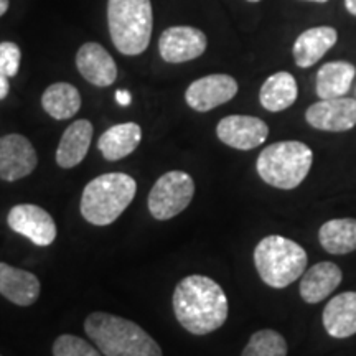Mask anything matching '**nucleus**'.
<instances>
[{
    "label": "nucleus",
    "instance_id": "9",
    "mask_svg": "<svg viewBox=\"0 0 356 356\" xmlns=\"http://www.w3.org/2000/svg\"><path fill=\"white\" fill-rule=\"evenodd\" d=\"M238 81L229 74H208L186 88L185 101L193 111L208 113L218 106L229 102L238 95Z\"/></svg>",
    "mask_w": 356,
    "mask_h": 356
},
{
    "label": "nucleus",
    "instance_id": "21",
    "mask_svg": "<svg viewBox=\"0 0 356 356\" xmlns=\"http://www.w3.org/2000/svg\"><path fill=\"white\" fill-rule=\"evenodd\" d=\"M142 140V129L136 122H124L109 127L97 140L102 157L109 162L126 159Z\"/></svg>",
    "mask_w": 356,
    "mask_h": 356
},
{
    "label": "nucleus",
    "instance_id": "20",
    "mask_svg": "<svg viewBox=\"0 0 356 356\" xmlns=\"http://www.w3.org/2000/svg\"><path fill=\"white\" fill-rule=\"evenodd\" d=\"M356 68L353 63L345 60L328 61L320 66L315 76V91L320 99H332V97H343L350 91Z\"/></svg>",
    "mask_w": 356,
    "mask_h": 356
},
{
    "label": "nucleus",
    "instance_id": "1",
    "mask_svg": "<svg viewBox=\"0 0 356 356\" xmlns=\"http://www.w3.org/2000/svg\"><path fill=\"white\" fill-rule=\"evenodd\" d=\"M173 312L186 332L207 335L222 327L228 318V297L215 280L207 275H188L177 284Z\"/></svg>",
    "mask_w": 356,
    "mask_h": 356
},
{
    "label": "nucleus",
    "instance_id": "18",
    "mask_svg": "<svg viewBox=\"0 0 356 356\" xmlns=\"http://www.w3.org/2000/svg\"><path fill=\"white\" fill-rule=\"evenodd\" d=\"M92 124L86 119H79L70 124L61 136L60 145L56 149V163L61 168H73L86 157L92 139Z\"/></svg>",
    "mask_w": 356,
    "mask_h": 356
},
{
    "label": "nucleus",
    "instance_id": "24",
    "mask_svg": "<svg viewBox=\"0 0 356 356\" xmlns=\"http://www.w3.org/2000/svg\"><path fill=\"white\" fill-rule=\"evenodd\" d=\"M42 106L44 113L56 121H65L78 114L81 108V95L73 84L55 83L44 89L42 96Z\"/></svg>",
    "mask_w": 356,
    "mask_h": 356
},
{
    "label": "nucleus",
    "instance_id": "17",
    "mask_svg": "<svg viewBox=\"0 0 356 356\" xmlns=\"http://www.w3.org/2000/svg\"><path fill=\"white\" fill-rule=\"evenodd\" d=\"M343 273L335 262H318L304 273L300 280V297L307 304H318L341 284Z\"/></svg>",
    "mask_w": 356,
    "mask_h": 356
},
{
    "label": "nucleus",
    "instance_id": "13",
    "mask_svg": "<svg viewBox=\"0 0 356 356\" xmlns=\"http://www.w3.org/2000/svg\"><path fill=\"white\" fill-rule=\"evenodd\" d=\"M38 163L32 142L20 134L0 137V178L17 181L30 175Z\"/></svg>",
    "mask_w": 356,
    "mask_h": 356
},
{
    "label": "nucleus",
    "instance_id": "32",
    "mask_svg": "<svg viewBox=\"0 0 356 356\" xmlns=\"http://www.w3.org/2000/svg\"><path fill=\"white\" fill-rule=\"evenodd\" d=\"M304 2H314V3H327L328 0H304Z\"/></svg>",
    "mask_w": 356,
    "mask_h": 356
},
{
    "label": "nucleus",
    "instance_id": "26",
    "mask_svg": "<svg viewBox=\"0 0 356 356\" xmlns=\"http://www.w3.org/2000/svg\"><path fill=\"white\" fill-rule=\"evenodd\" d=\"M53 356H101V353L83 338L61 335L53 345Z\"/></svg>",
    "mask_w": 356,
    "mask_h": 356
},
{
    "label": "nucleus",
    "instance_id": "6",
    "mask_svg": "<svg viewBox=\"0 0 356 356\" xmlns=\"http://www.w3.org/2000/svg\"><path fill=\"white\" fill-rule=\"evenodd\" d=\"M305 249L282 236H267L254 249V264L259 277L269 287L284 289L305 273Z\"/></svg>",
    "mask_w": 356,
    "mask_h": 356
},
{
    "label": "nucleus",
    "instance_id": "4",
    "mask_svg": "<svg viewBox=\"0 0 356 356\" xmlns=\"http://www.w3.org/2000/svg\"><path fill=\"white\" fill-rule=\"evenodd\" d=\"M108 26L114 47L122 55H140L152 37V3L150 0H108Z\"/></svg>",
    "mask_w": 356,
    "mask_h": 356
},
{
    "label": "nucleus",
    "instance_id": "19",
    "mask_svg": "<svg viewBox=\"0 0 356 356\" xmlns=\"http://www.w3.org/2000/svg\"><path fill=\"white\" fill-rule=\"evenodd\" d=\"M323 327L333 338H348L356 333V292L338 293L323 310Z\"/></svg>",
    "mask_w": 356,
    "mask_h": 356
},
{
    "label": "nucleus",
    "instance_id": "8",
    "mask_svg": "<svg viewBox=\"0 0 356 356\" xmlns=\"http://www.w3.org/2000/svg\"><path fill=\"white\" fill-rule=\"evenodd\" d=\"M207 35L195 26H170L159 38L160 56L173 65L197 60L207 51Z\"/></svg>",
    "mask_w": 356,
    "mask_h": 356
},
{
    "label": "nucleus",
    "instance_id": "28",
    "mask_svg": "<svg viewBox=\"0 0 356 356\" xmlns=\"http://www.w3.org/2000/svg\"><path fill=\"white\" fill-rule=\"evenodd\" d=\"M8 91H10V83H8V76L6 73L0 71V101L6 99L8 96Z\"/></svg>",
    "mask_w": 356,
    "mask_h": 356
},
{
    "label": "nucleus",
    "instance_id": "14",
    "mask_svg": "<svg viewBox=\"0 0 356 356\" xmlns=\"http://www.w3.org/2000/svg\"><path fill=\"white\" fill-rule=\"evenodd\" d=\"M76 66L81 76L97 88H108L118 78L114 58L99 43H84L76 53Z\"/></svg>",
    "mask_w": 356,
    "mask_h": 356
},
{
    "label": "nucleus",
    "instance_id": "16",
    "mask_svg": "<svg viewBox=\"0 0 356 356\" xmlns=\"http://www.w3.org/2000/svg\"><path fill=\"white\" fill-rule=\"evenodd\" d=\"M0 293L12 304L29 307L40 296V280L35 274L0 262Z\"/></svg>",
    "mask_w": 356,
    "mask_h": 356
},
{
    "label": "nucleus",
    "instance_id": "23",
    "mask_svg": "<svg viewBox=\"0 0 356 356\" xmlns=\"http://www.w3.org/2000/svg\"><path fill=\"white\" fill-rule=\"evenodd\" d=\"M318 241L327 252L345 256L356 251V220L337 218L323 222L318 231Z\"/></svg>",
    "mask_w": 356,
    "mask_h": 356
},
{
    "label": "nucleus",
    "instance_id": "3",
    "mask_svg": "<svg viewBox=\"0 0 356 356\" xmlns=\"http://www.w3.org/2000/svg\"><path fill=\"white\" fill-rule=\"evenodd\" d=\"M137 184L127 173H104L86 185L81 215L95 226H108L122 215L136 197Z\"/></svg>",
    "mask_w": 356,
    "mask_h": 356
},
{
    "label": "nucleus",
    "instance_id": "29",
    "mask_svg": "<svg viewBox=\"0 0 356 356\" xmlns=\"http://www.w3.org/2000/svg\"><path fill=\"white\" fill-rule=\"evenodd\" d=\"M115 101H118L119 106H129L132 101L131 92L124 91V89H118V91H115Z\"/></svg>",
    "mask_w": 356,
    "mask_h": 356
},
{
    "label": "nucleus",
    "instance_id": "7",
    "mask_svg": "<svg viewBox=\"0 0 356 356\" xmlns=\"http://www.w3.org/2000/svg\"><path fill=\"white\" fill-rule=\"evenodd\" d=\"M195 195L193 178L188 173L173 170L155 181L149 193V211L155 220L167 221L180 215Z\"/></svg>",
    "mask_w": 356,
    "mask_h": 356
},
{
    "label": "nucleus",
    "instance_id": "31",
    "mask_svg": "<svg viewBox=\"0 0 356 356\" xmlns=\"http://www.w3.org/2000/svg\"><path fill=\"white\" fill-rule=\"evenodd\" d=\"M8 6H10V2H8V0H0V17H2L3 13H7Z\"/></svg>",
    "mask_w": 356,
    "mask_h": 356
},
{
    "label": "nucleus",
    "instance_id": "10",
    "mask_svg": "<svg viewBox=\"0 0 356 356\" xmlns=\"http://www.w3.org/2000/svg\"><path fill=\"white\" fill-rule=\"evenodd\" d=\"M310 127L325 132H346L356 126V99L332 97L320 99L305 111Z\"/></svg>",
    "mask_w": 356,
    "mask_h": 356
},
{
    "label": "nucleus",
    "instance_id": "25",
    "mask_svg": "<svg viewBox=\"0 0 356 356\" xmlns=\"http://www.w3.org/2000/svg\"><path fill=\"white\" fill-rule=\"evenodd\" d=\"M241 356H287V341L275 330H259L249 338Z\"/></svg>",
    "mask_w": 356,
    "mask_h": 356
},
{
    "label": "nucleus",
    "instance_id": "33",
    "mask_svg": "<svg viewBox=\"0 0 356 356\" xmlns=\"http://www.w3.org/2000/svg\"><path fill=\"white\" fill-rule=\"evenodd\" d=\"M246 2H251V3H257V2H261V0H246Z\"/></svg>",
    "mask_w": 356,
    "mask_h": 356
},
{
    "label": "nucleus",
    "instance_id": "27",
    "mask_svg": "<svg viewBox=\"0 0 356 356\" xmlns=\"http://www.w3.org/2000/svg\"><path fill=\"white\" fill-rule=\"evenodd\" d=\"M22 61L20 47L13 42L0 43V71L6 73L8 78L17 76Z\"/></svg>",
    "mask_w": 356,
    "mask_h": 356
},
{
    "label": "nucleus",
    "instance_id": "5",
    "mask_svg": "<svg viewBox=\"0 0 356 356\" xmlns=\"http://www.w3.org/2000/svg\"><path fill=\"white\" fill-rule=\"evenodd\" d=\"M314 152L304 142L282 140L267 145L257 157V173L267 185L293 190L309 175Z\"/></svg>",
    "mask_w": 356,
    "mask_h": 356
},
{
    "label": "nucleus",
    "instance_id": "15",
    "mask_svg": "<svg viewBox=\"0 0 356 356\" xmlns=\"http://www.w3.org/2000/svg\"><path fill=\"white\" fill-rule=\"evenodd\" d=\"M338 42L335 26L318 25L302 32L292 47V56L299 68H310L318 63Z\"/></svg>",
    "mask_w": 356,
    "mask_h": 356
},
{
    "label": "nucleus",
    "instance_id": "22",
    "mask_svg": "<svg viewBox=\"0 0 356 356\" xmlns=\"http://www.w3.org/2000/svg\"><path fill=\"white\" fill-rule=\"evenodd\" d=\"M297 96H299V86L293 74L289 71H279L262 83L259 102L269 113H280L291 108L297 101Z\"/></svg>",
    "mask_w": 356,
    "mask_h": 356
},
{
    "label": "nucleus",
    "instance_id": "2",
    "mask_svg": "<svg viewBox=\"0 0 356 356\" xmlns=\"http://www.w3.org/2000/svg\"><path fill=\"white\" fill-rule=\"evenodd\" d=\"M84 330L104 356H163L144 328L118 315L95 312L84 322Z\"/></svg>",
    "mask_w": 356,
    "mask_h": 356
},
{
    "label": "nucleus",
    "instance_id": "30",
    "mask_svg": "<svg viewBox=\"0 0 356 356\" xmlns=\"http://www.w3.org/2000/svg\"><path fill=\"white\" fill-rule=\"evenodd\" d=\"M345 8L351 17H356V0H345Z\"/></svg>",
    "mask_w": 356,
    "mask_h": 356
},
{
    "label": "nucleus",
    "instance_id": "11",
    "mask_svg": "<svg viewBox=\"0 0 356 356\" xmlns=\"http://www.w3.org/2000/svg\"><path fill=\"white\" fill-rule=\"evenodd\" d=\"M216 136L222 144L236 150H252L264 144L269 136V127L254 115L233 114L218 122Z\"/></svg>",
    "mask_w": 356,
    "mask_h": 356
},
{
    "label": "nucleus",
    "instance_id": "12",
    "mask_svg": "<svg viewBox=\"0 0 356 356\" xmlns=\"http://www.w3.org/2000/svg\"><path fill=\"white\" fill-rule=\"evenodd\" d=\"M8 226L37 246H50L56 238V225L51 215L37 204H17L8 213Z\"/></svg>",
    "mask_w": 356,
    "mask_h": 356
}]
</instances>
